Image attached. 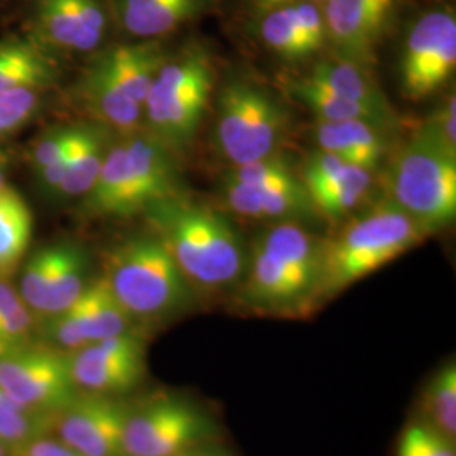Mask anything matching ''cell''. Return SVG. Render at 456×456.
Returning a JSON list of instances; mask_svg holds the SVG:
<instances>
[{
    "instance_id": "cell-6",
    "label": "cell",
    "mask_w": 456,
    "mask_h": 456,
    "mask_svg": "<svg viewBox=\"0 0 456 456\" xmlns=\"http://www.w3.org/2000/svg\"><path fill=\"white\" fill-rule=\"evenodd\" d=\"M215 86V66L208 49L191 41L167 56L142 103L152 137L173 154L195 142Z\"/></svg>"
},
{
    "instance_id": "cell-23",
    "label": "cell",
    "mask_w": 456,
    "mask_h": 456,
    "mask_svg": "<svg viewBox=\"0 0 456 456\" xmlns=\"http://www.w3.org/2000/svg\"><path fill=\"white\" fill-rule=\"evenodd\" d=\"M374 175L355 164L345 163L322 180L305 184L316 215L328 220H342L369 195Z\"/></svg>"
},
{
    "instance_id": "cell-4",
    "label": "cell",
    "mask_w": 456,
    "mask_h": 456,
    "mask_svg": "<svg viewBox=\"0 0 456 456\" xmlns=\"http://www.w3.org/2000/svg\"><path fill=\"white\" fill-rule=\"evenodd\" d=\"M428 235L387 198L322 240L320 303L421 244Z\"/></svg>"
},
{
    "instance_id": "cell-42",
    "label": "cell",
    "mask_w": 456,
    "mask_h": 456,
    "mask_svg": "<svg viewBox=\"0 0 456 456\" xmlns=\"http://www.w3.org/2000/svg\"><path fill=\"white\" fill-rule=\"evenodd\" d=\"M0 456H7L5 455V444L0 441Z\"/></svg>"
},
{
    "instance_id": "cell-17",
    "label": "cell",
    "mask_w": 456,
    "mask_h": 456,
    "mask_svg": "<svg viewBox=\"0 0 456 456\" xmlns=\"http://www.w3.org/2000/svg\"><path fill=\"white\" fill-rule=\"evenodd\" d=\"M222 198L230 212L244 218L301 224L316 216L303 181L284 186H248L222 180Z\"/></svg>"
},
{
    "instance_id": "cell-20",
    "label": "cell",
    "mask_w": 456,
    "mask_h": 456,
    "mask_svg": "<svg viewBox=\"0 0 456 456\" xmlns=\"http://www.w3.org/2000/svg\"><path fill=\"white\" fill-rule=\"evenodd\" d=\"M314 135L320 149L372 173L389 154V134L363 120H318Z\"/></svg>"
},
{
    "instance_id": "cell-32",
    "label": "cell",
    "mask_w": 456,
    "mask_h": 456,
    "mask_svg": "<svg viewBox=\"0 0 456 456\" xmlns=\"http://www.w3.org/2000/svg\"><path fill=\"white\" fill-rule=\"evenodd\" d=\"M224 180L248 186H284L299 183L301 176L294 171L289 159L282 154H274L254 163L232 166Z\"/></svg>"
},
{
    "instance_id": "cell-1",
    "label": "cell",
    "mask_w": 456,
    "mask_h": 456,
    "mask_svg": "<svg viewBox=\"0 0 456 456\" xmlns=\"http://www.w3.org/2000/svg\"><path fill=\"white\" fill-rule=\"evenodd\" d=\"M146 212L154 235L191 288L220 291L242 281L245 245L225 215L186 195L154 203Z\"/></svg>"
},
{
    "instance_id": "cell-27",
    "label": "cell",
    "mask_w": 456,
    "mask_h": 456,
    "mask_svg": "<svg viewBox=\"0 0 456 456\" xmlns=\"http://www.w3.org/2000/svg\"><path fill=\"white\" fill-rule=\"evenodd\" d=\"M282 86L294 100L306 105L311 112L318 117V120H330V122L363 120V122H369L375 127H379L374 117L369 112H365L363 109H360L359 105L337 95L335 92H331L322 83L314 82L308 77L284 78Z\"/></svg>"
},
{
    "instance_id": "cell-10",
    "label": "cell",
    "mask_w": 456,
    "mask_h": 456,
    "mask_svg": "<svg viewBox=\"0 0 456 456\" xmlns=\"http://www.w3.org/2000/svg\"><path fill=\"white\" fill-rule=\"evenodd\" d=\"M456 69V16L453 7L429 9L412 22L399 56L401 92L423 100L450 82Z\"/></svg>"
},
{
    "instance_id": "cell-5",
    "label": "cell",
    "mask_w": 456,
    "mask_h": 456,
    "mask_svg": "<svg viewBox=\"0 0 456 456\" xmlns=\"http://www.w3.org/2000/svg\"><path fill=\"white\" fill-rule=\"evenodd\" d=\"M184 195L175 154L152 135H134L107 151L85 210L95 216H131Z\"/></svg>"
},
{
    "instance_id": "cell-24",
    "label": "cell",
    "mask_w": 456,
    "mask_h": 456,
    "mask_svg": "<svg viewBox=\"0 0 456 456\" xmlns=\"http://www.w3.org/2000/svg\"><path fill=\"white\" fill-rule=\"evenodd\" d=\"M83 94L92 110L117 129H134L144 115L142 105L124 94L97 63L85 77Z\"/></svg>"
},
{
    "instance_id": "cell-19",
    "label": "cell",
    "mask_w": 456,
    "mask_h": 456,
    "mask_svg": "<svg viewBox=\"0 0 456 456\" xmlns=\"http://www.w3.org/2000/svg\"><path fill=\"white\" fill-rule=\"evenodd\" d=\"M215 0H115L122 28L139 39H159L205 14Z\"/></svg>"
},
{
    "instance_id": "cell-36",
    "label": "cell",
    "mask_w": 456,
    "mask_h": 456,
    "mask_svg": "<svg viewBox=\"0 0 456 456\" xmlns=\"http://www.w3.org/2000/svg\"><path fill=\"white\" fill-rule=\"evenodd\" d=\"M37 103L33 88H16L0 92V135L17 129L26 122Z\"/></svg>"
},
{
    "instance_id": "cell-12",
    "label": "cell",
    "mask_w": 456,
    "mask_h": 456,
    "mask_svg": "<svg viewBox=\"0 0 456 456\" xmlns=\"http://www.w3.org/2000/svg\"><path fill=\"white\" fill-rule=\"evenodd\" d=\"M403 0H323L328 43L335 56L370 69Z\"/></svg>"
},
{
    "instance_id": "cell-9",
    "label": "cell",
    "mask_w": 456,
    "mask_h": 456,
    "mask_svg": "<svg viewBox=\"0 0 456 456\" xmlns=\"http://www.w3.org/2000/svg\"><path fill=\"white\" fill-rule=\"evenodd\" d=\"M216 428L193 403L163 395L129 409L124 429L126 456H183L212 438Z\"/></svg>"
},
{
    "instance_id": "cell-33",
    "label": "cell",
    "mask_w": 456,
    "mask_h": 456,
    "mask_svg": "<svg viewBox=\"0 0 456 456\" xmlns=\"http://www.w3.org/2000/svg\"><path fill=\"white\" fill-rule=\"evenodd\" d=\"M58 257V245L36 252L20 279V299L29 310L45 313L51 277Z\"/></svg>"
},
{
    "instance_id": "cell-26",
    "label": "cell",
    "mask_w": 456,
    "mask_h": 456,
    "mask_svg": "<svg viewBox=\"0 0 456 456\" xmlns=\"http://www.w3.org/2000/svg\"><path fill=\"white\" fill-rule=\"evenodd\" d=\"M49 78L48 60L33 45L19 39L0 43V92L34 88Z\"/></svg>"
},
{
    "instance_id": "cell-11",
    "label": "cell",
    "mask_w": 456,
    "mask_h": 456,
    "mask_svg": "<svg viewBox=\"0 0 456 456\" xmlns=\"http://www.w3.org/2000/svg\"><path fill=\"white\" fill-rule=\"evenodd\" d=\"M0 387L19 406L51 416L78 395L69 360L49 350L22 348L0 357Z\"/></svg>"
},
{
    "instance_id": "cell-29",
    "label": "cell",
    "mask_w": 456,
    "mask_h": 456,
    "mask_svg": "<svg viewBox=\"0 0 456 456\" xmlns=\"http://www.w3.org/2000/svg\"><path fill=\"white\" fill-rule=\"evenodd\" d=\"M423 423L443 436L455 441L456 436V365L446 362L429 379L423 392Z\"/></svg>"
},
{
    "instance_id": "cell-18",
    "label": "cell",
    "mask_w": 456,
    "mask_h": 456,
    "mask_svg": "<svg viewBox=\"0 0 456 456\" xmlns=\"http://www.w3.org/2000/svg\"><path fill=\"white\" fill-rule=\"evenodd\" d=\"M308 78L322 83L337 95L359 105L360 109L374 117L382 131L392 134L399 129V115L394 110L389 98L375 83L370 69L335 56L313 66Z\"/></svg>"
},
{
    "instance_id": "cell-34",
    "label": "cell",
    "mask_w": 456,
    "mask_h": 456,
    "mask_svg": "<svg viewBox=\"0 0 456 456\" xmlns=\"http://www.w3.org/2000/svg\"><path fill=\"white\" fill-rule=\"evenodd\" d=\"M397 456H456L455 441L423 421L411 423L399 438Z\"/></svg>"
},
{
    "instance_id": "cell-38",
    "label": "cell",
    "mask_w": 456,
    "mask_h": 456,
    "mask_svg": "<svg viewBox=\"0 0 456 456\" xmlns=\"http://www.w3.org/2000/svg\"><path fill=\"white\" fill-rule=\"evenodd\" d=\"M426 124L440 135L441 139L456 151V100L455 95L446 98Z\"/></svg>"
},
{
    "instance_id": "cell-37",
    "label": "cell",
    "mask_w": 456,
    "mask_h": 456,
    "mask_svg": "<svg viewBox=\"0 0 456 456\" xmlns=\"http://www.w3.org/2000/svg\"><path fill=\"white\" fill-rule=\"evenodd\" d=\"M82 126H68L51 132L45 137L34 151V161L43 169L51 163H54L61 154H65L73 142L77 141Z\"/></svg>"
},
{
    "instance_id": "cell-21",
    "label": "cell",
    "mask_w": 456,
    "mask_h": 456,
    "mask_svg": "<svg viewBox=\"0 0 456 456\" xmlns=\"http://www.w3.org/2000/svg\"><path fill=\"white\" fill-rule=\"evenodd\" d=\"M166 58L167 53L158 39H142L141 43L109 49L95 63L124 94L142 105Z\"/></svg>"
},
{
    "instance_id": "cell-39",
    "label": "cell",
    "mask_w": 456,
    "mask_h": 456,
    "mask_svg": "<svg viewBox=\"0 0 456 456\" xmlns=\"http://www.w3.org/2000/svg\"><path fill=\"white\" fill-rule=\"evenodd\" d=\"M24 456H83L66 446L63 441L51 440V438H37L22 450H19Z\"/></svg>"
},
{
    "instance_id": "cell-13",
    "label": "cell",
    "mask_w": 456,
    "mask_h": 456,
    "mask_svg": "<svg viewBox=\"0 0 456 456\" xmlns=\"http://www.w3.org/2000/svg\"><path fill=\"white\" fill-rule=\"evenodd\" d=\"M68 360L75 386L86 394L115 397L146 375V346L131 331L90 343Z\"/></svg>"
},
{
    "instance_id": "cell-14",
    "label": "cell",
    "mask_w": 456,
    "mask_h": 456,
    "mask_svg": "<svg viewBox=\"0 0 456 456\" xmlns=\"http://www.w3.org/2000/svg\"><path fill=\"white\" fill-rule=\"evenodd\" d=\"M129 408L110 395L78 394L56 416L60 441L83 456H126Z\"/></svg>"
},
{
    "instance_id": "cell-3",
    "label": "cell",
    "mask_w": 456,
    "mask_h": 456,
    "mask_svg": "<svg viewBox=\"0 0 456 456\" xmlns=\"http://www.w3.org/2000/svg\"><path fill=\"white\" fill-rule=\"evenodd\" d=\"M387 200L426 235L456 218V151L426 122L392 156L386 173Z\"/></svg>"
},
{
    "instance_id": "cell-35",
    "label": "cell",
    "mask_w": 456,
    "mask_h": 456,
    "mask_svg": "<svg viewBox=\"0 0 456 456\" xmlns=\"http://www.w3.org/2000/svg\"><path fill=\"white\" fill-rule=\"evenodd\" d=\"M31 313L20 296L0 314V357L26 348L31 331Z\"/></svg>"
},
{
    "instance_id": "cell-31",
    "label": "cell",
    "mask_w": 456,
    "mask_h": 456,
    "mask_svg": "<svg viewBox=\"0 0 456 456\" xmlns=\"http://www.w3.org/2000/svg\"><path fill=\"white\" fill-rule=\"evenodd\" d=\"M51 414H39L19 406L0 387V441L5 446L22 450L37 438L46 436L53 421Z\"/></svg>"
},
{
    "instance_id": "cell-15",
    "label": "cell",
    "mask_w": 456,
    "mask_h": 456,
    "mask_svg": "<svg viewBox=\"0 0 456 456\" xmlns=\"http://www.w3.org/2000/svg\"><path fill=\"white\" fill-rule=\"evenodd\" d=\"M262 45L286 61H301L328 45L322 4L281 5L257 16Z\"/></svg>"
},
{
    "instance_id": "cell-16",
    "label": "cell",
    "mask_w": 456,
    "mask_h": 456,
    "mask_svg": "<svg viewBox=\"0 0 456 456\" xmlns=\"http://www.w3.org/2000/svg\"><path fill=\"white\" fill-rule=\"evenodd\" d=\"M36 22L49 43L73 51H94L107 31L100 0H36Z\"/></svg>"
},
{
    "instance_id": "cell-30",
    "label": "cell",
    "mask_w": 456,
    "mask_h": 456,
    "mask_svg": "<svg viewBox=\"0 0 456 456\" xmlns=\"http://www.w3.org/2000/svg\"><path fill=\"white\" fill-rule=\"evenodd\" d=\"M107 135L97 126L83 124L82 135L75 147L73 159L60 190L69 196L86 195L97 180L105 159Z\"/></svg>"
},
{
    "instance_id": "cell-40",
    "label": "cell",
    "mask_w": 456,
    "mask_h": 456,
    "mask_svg": "<svg viewBox=\"0 0 456 456\" xmlns=\"http://www.w3.org/2000/svg\"><path fill=\"white\" fill-rule=\"evenodd\" d=\"M301 2H314V4H322L323 0H248L250 9L254 11L256 16H259L265 11L276 9L281 5H294V4H301Z\"/></svg>"
},
{
    "instance_id": "cell-22",
    "label": "cell",
    "mask_w": 456,
    "mask_h": 456,
    "mask_svg": "<svg viewBox=\"0 0 456 456\" xmlns=\"http://www.w3.org/2000/svg\"><path fill=\"white\" fill-rule=\"evenodd\" d=\"M69 308L86 345L129 333L131 314L117 301L103 276L88 282L82 296Z\"/></svg>"
},
{
    "instance_id": "cell-8",
    "label": "cell",
    "mask_w": 456,
    "mask_h": 456,
    "mask_svg": "<svg viewBox=\"0 0 456 456\" xmlns=\"http://www.w3.org/2000/svg\"><path fill=\"white\" fill-rule=\"evenodd\" d=\"M289 132V112L261 85L230 78L216 98L215 146L232 166L279 154Z\"/></svg>"
},
{
    "instance_id": "cell-25",
    "label": "cell",
    "mask_w": 456,
    "mask_h": 456,
    "mask_svg": "<svg viewBox=\"0 0 456 456\" xmlns=\"http://www.w3.org/2000/svg\"><path fill=\"white\" fill-rule=\"evenodd\" d=\"M33 233V216L20 195L9 186L0 190V279L14 273Z\"/></svg>"
},
{
    "instance_id": "cell-28",
    "label": "cell",
    "mask_w": 456,
    "mask_h": 456,
    "mask_svg": "<svg viewBox=\"0 0 456 456\" xmlns=\"http://www.w3.org/2000/svg\"><path fill=\"white\" fill-rule=\"evenodd\" d=\"M86 259L75 245H58V257L51 277L45 314H56L69 308L86 288Z\"/></svg>"
},
{
    "instance_id": "cell-41",
    "label": "cell",
    "mask_w": 456,
    "mask_h": 456,
    "mask_svg": "<svg viewBox=\"0 0 456 456\" xmlns=\"http://www.w3.org/2000/svg\"><path fill=\"white\" fill-rule=\"evenodd\" d=\"M5 186V176H4V169L0 166V190Z\"/></svg>"
},
{
    "instance_id": "cell-2",
    "label": "cell",
    "mask_w": 456,
    "mask_h": 456,
    "mask_svg": "<svg viewBox=\"0 0 456 456\" xmlns=\"http://www.w3.org/2000/svg\"><path fill=\"white\" fill-rule=\"evenodd\" d=\"M322 240L296 222L265 228L252 245L240 301L276 316H301L320 303Z\"/></svg>"
},
{
    "instance_id": "cell-7",
    "label": "cell",
    "mask_w": 456,
    "mask_h": 456,
    "mask_svg": "<svg viewBox=\"0 0 456 456\" xmlns=\"http://www.w3.org/2000/svg\"><path fill=\"white\" fill-rule=\"evenodd\" d=\"M103 277L132 320L166 318L193 301V288L156 235H139L117 245Z\"/></svg>"
}]
</instances>
